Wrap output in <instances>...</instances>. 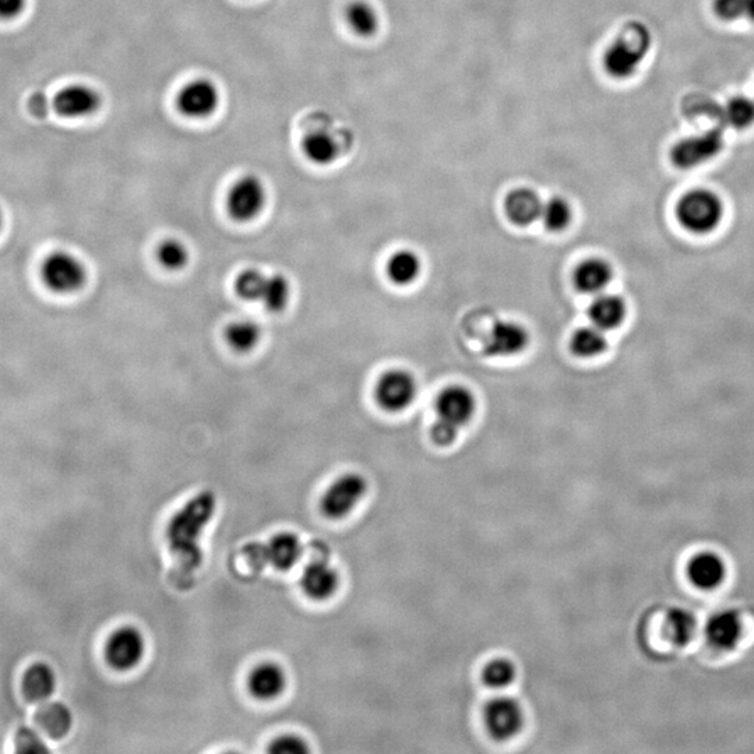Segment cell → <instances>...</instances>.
Wrapping results in <instances>:
<instances>
[{"mask_svg":"<svg viewBox=\"0 0 754 754\" xmlns=\"http://www.w3.org/2000/svg\"><path fill=\"white\" fill-rule=\"evenodd\" d=\"M35 721L52 739H62L73 727V715L68 706L59 701L44 704L35 714Z\"/></svg>","mask_w":754,"mask_h":754,"instance_id":"d4e9b609","label":"cell"},{"mask_svg":"<svg viewBox=\"0 0 754 754\" xmlns=\"http://www.w3.org/2000/svg\"><path fill=\"white\" fill-rule=\"evenodd\" d=\"M252 565L271 566L280 572L292 569L302 556L301 539L291 532H280L266 544H250L243 549Z\"/></svg>","mask_w":754,"mask_h":754,"instance_id":"ba28073f","label":"cell"},{"mask_svg":"<svg viewBox=\"0 0 754 754\" xmlns=\"http://www.w3.org/2000/svg\"><path fill=\"white\" fill-rule=\"evenodd\" d=\"M146 640L133 626H122L109 636L105 646V660L119 672L130 671L142 662Z\"/></svg>","mask_w":754,"mask_h":754,"instance_id":"8fae6325","label":"cell"},{"mask_svg":"<svg viewBox=\"0 0 754 754\" xmlns=\"http://www.w3.org/2000/svg\"><path fill=\"white\" fill-rule=\"evenodd\" d=\"M477 401L467 387L450 386L436 400L438 419L432 426L431 436L438 446H450L458 432L474 417Z\"/></svg>","mask_w":754,"mask_h":754,"instance_id":"3957f363","label":"cell"},{"mask_svg":"<svg viewBox=\"0 0 754 754\" xmlns=\"http://www.w3.org/2000/svg\"><path fill=\"white\" fill-rule=\"evenodd\" d=\"M26 0H0V17L2 19H13L19 16L24 9Z\"/></svg>","mask_w":754,"mask_h":754,"instance_id":"f35d334b","label":"cell"},{"mask_svg":"<svg viewBox=\"0 0 754 754\" xmlns=\"http://www.w3.org/2000/svg\"><path fill=\"white\" fill-rule=\"evenodd\" d=\"M100 105V94L86 84H72L59 91L55 97L56 111L66 118H84V116L93 115Z\"/></svg>","mask_w":754,"mask_h":754,"instance_id":"2e32d148","label":"cell"},{"mask_svg":"<svg viewBox=\"0 0 754 754\" xmlns=\"http://www.w3.org/2000/svg\"><path fill=\"white\" fill-rule=\"evenodd\" d=\"M302 151L312 164L330 165L337 160L340 149L336 139L324 130H315L303 139Z\"/></svg>","mask_w":754,"mask_h":754,"instance_id":"484cf974","label":"cell"},{"mask_svg":"<svg viewBox=\"0 0 754 754\" xmlns=\"http://www.w3.org/2000/svg\"><path fill=\"white\" fill-rule=\"evenodd\" d=\"M724 146V130L713 128L683 137L674 144L669 157L676 168L694 169L717 158L724 150Z\"/></svg>","mask_w":754,"mask_h":754,"instance_id":"8992f818","label":"cell"},{"mask_svg":"<svg viewBox=\"0 0 754 754\" xmlns=\"http://www.w3.org/2000/svg\"><path fill=\"white\" fill-rule=\"evenodd\" d=\"M285 686H287V675L283 668L274 662H263L257 665L248 676V690L256 700H276L283 694Z\"/></svg>","mask_w":754,"mask_h":754,"instance_id":"ac0fdd59","label":"cell"},{"mask_svg":"<svg viewBox=\"0 0 754 754\" xmlns=\"http://www.w3.org/2000/svg\"><path fill=\"white\" fill-rule=\"evenodd\" d=\"M345 17H347L351 30L361 37H371L379 27V16H377L376 10L364 0L352 2L348 6Z\"/></svg>","mask_w":754,"mask_h":754,"instance_id":"1f68e13d","label":"cell"},{"mask_svg":"<svg viewBox=\"0 0 754 754\" xmlns=\"http://www.w3.org/2000/svg\"><path fill=\"white\" fill-rule=\"evenodd\" d=\"M86 278V267L72 253H52L42 266V280L49 290L58 294H72L79 291L86 284Z\"/></svg>","mask_w":754,"mask_h":754,"instance_id":"30bf717a","label":"cell"},{"mask_svg":"<svg viewBox=\"0 0 754 754\" xmlns=\"http://www.w3.org/2000/svg\"><path fill=\"white\" fill-rule=\"evenodd\" d=\"M696 627V619H694L692 613L683 611V609H674V611L669 612L667 620H665V632L675 646L682 647L689 644L696 634Z\"/></svg>","mask_w":754,"mask_h":754,"instance_id":"4dcf8cb0","label":"cell"},{"mask_svg":"<svg viewBox=\"0 0 754 754\" xmlns=\"http://www.w3.org/2000/svg\"><path fill=\"white\" fill-rule=\"evenodd\" d=\"M267 190L262 179L256 175L242 176L229 189L227 210L232 220L249 223L264 210Z\"/></svg>","mask_w":754,"mask_h":754,"instance_id":"9c48e42d","label":"cell"},{"mask_svg":"<svg viewBox=\"0 0 754 754\" xmlns=\"http://www.w3.org/2000/svg\"><path fill=\"white\" fill-rule=\"evenodd\" d=\"M742 636V622L738 613L725 611L708 620L706 637L711 646L718 650H732Z\"/></svg>","mask_w":754,"mask_h":754,"instance_id":"ffe728a7","label":"cell"},{"mask_svg":"<svg viewBox=\"0 0 754 754\" xmlns=\"http://www.w3.org/2000/svg\"><path fill=\"white\" fill-rule=\"evenodd\" d=\"M542 206L544 203L538 193L527 188L514 189L505 200L507 218L519 227H527L539 220Z\"/></svg>","mask_w":754,"mask_h":754,"instance_id":"d6986e66","label":"cell"},{"mask_svg":"<svg viewBox=\"0 0 754 754\" xmlns=\"http://www.w3.org/2000/svg\"><path fill=\"white\" fill-rule=\"evenodd\" d=\"M613 278L611 264L602 259H588L574 271V285L587 295H600Z\"/></svg>","mask_w":754,"mask_h":754,"instance_id":"44dd1931","label":"cell"},{"mask_svg":"<svg viewBox=\"0 0 754 754\" xmlns=\"http://www.w3.org/2000/svg\"><path fill=\"white\" fill-rule=\"evenodd\" d=\"M368 481L357 472L341 475L323 493L320 509L327 519L341 520L350 516L355 507L364 500Z\"/></svg>","mask_w":754,"mask_h":754,"instance_id":"52a82bcc","label":"cell"},{"mask_svg":"<svg viewBox=\"0 0 754 754\" xmlns=\"http://www.w3.org/2000/svg\"><path fill=\"white\" fill-rule=\"evenodd\" d=\"M301 587L306 597L312 601H327L337 593L340 577L329 563L316 560L303 570Z\"/></svg>","mask_w":754,"mask_h":754,"instance_id":"e0dca14e","label":"cell"},{"mask_svg":"<svg viewBox=\"0 0 754 754\" xmlns=\"http://www.w3.org/2000/svg\"><path fill=\"white\" fill-rule=\"evenodd\" d=\"M724 217V203L713 190L693 189L685 193L676 206V218L686 231L710 234Z\"/></svg>","mask_w":754,"mask_h":754,"instance_id":"5b68a950","label":"cell"},{"mask_svg":"<svg viewBox=\"0 0 754 754\" xmlns=\"http://www.w3.org/2000/svg\"><path fill=\"white\" fill-rule=\"evenodd\" d=\"M687 573L694 586L701 590H711L724 581L725 565L717 555L703 553L690 562Z\"/></svg>","mask_w":754,"mask_h":754,"instance_id":"cb8c5ba5","label":"cell"},{"mask_svg":"<svg viewBox=\"0 0 754 754\" xmlns=\"http://www.w3.org/2000/svg\"><path fill=\"white\" fill-rule=\"evenodd\" d=\"M262 329L253 320H238L225 329V341L232 350L246 354L255 350L262 340Z\"/></svg>","mask_w":754,"mask_h":754,"instance_id":"83f0119b","label":"cell"},{"mask_svg":"<svg viewBox=\"0 0 754 754\" xmlns=\"http://www.w3.org/2000/svg\"><path fill=\"white\" fill-rule=\"evenodd\" d=\"M421 274V260L412 250H398L387 263V276L398 287H407Z\"/></svg>","mask_w":754,"mask_h":754,"instance_id":"4316f807","label":"cell"},{"mask_svg":"<svg viewBox=\"0 0 754 754\" xmlns=\"http://www.w3.org/2000/svg\"><path fill=\"white\" fill-rule=\"evenodd\" d=\"M56 675L47 664H34L28 668L23 678L24 696L31 703H44L54 696Z\"/></svg>","mask_w":754,"mask_h":754,"instance_id":"603a6c76","label":"cell"},{"mask_svg":"<svg viewBox=\"0 0 754 754\" xmlns=\"http://www.w3.org/2000/svg\"><path fill=\"white\" fill-rule=\"evenodd\" d=\"M541 220L548 231H563L572 221V207L562 197H552L542 206Z\"/></svg>","mask_w":754,"mask_h":754,"instance_id":"836d02e7","label":"cell"},{"mask_svg":"<svg viewBox=\"0 0 754 754\" xmlns=\"http://www.w3.org/2000/svg\"><path fill=\"white\" fill-rule=\"evenodd\" d=\"M189 257V249L179 239H165L157 249L158 263L169 271L185 269Z\"/></svg>","mask_w":754,"mask_h":754,"instance_id":"e575fe53","label":"cell"},{"mask_svg":"<svg viewBox=\"0 0 754 754\" xmlns=\"http://www.w3.org/2000/svg\"><path fill=\"white\" fill-rule=\"evenodd\" d=\"M588 316L591 323L598 329L604 331L616 329L625 320L626 303L618 295H597L588 309Z\"/></svg>","mask_w":754,"mask_h":754,"instance_id":"7402d4cb","label":"cell"},{"mask_svg":"<svg viewBox=\"0 0 754 754\" xmlns=\"http://www.w3.org/2000/svg\"><path fill=\"white\" fill-rule=\"evenodd\" d=\"M514 679H516V667H514L512 661L506 660V658H496V660L489 661L482 671V680L491 689H505V687L512 685Z\"/></svg>","mask_w":754,"mask_h":754,"instance_id":"d590c367","label":"cell"},{"mask_svg":"<svg viewBox=\"0 0 754 754\" xmlns=\"http://www.w3.org/2000/svg\"><path fill=\"white\" fill-rule=\"evenodd\" d=\"M722 121L735 130H748L754 126V98L735 95L722 105Z\"/></svg>","mask_w":754,"mask_h":754,"instance_id":"f1b7e54d","label":"cell"},{"mask_svg":"<svg viewBox=\"0 0 754 754\" xmlns=\"http://www.w3.org/2000/svg\"><path fill=\"white\" fill-rule=\"evenodd\" d=\"M485 727L498 741H507L519 734L524 725V711L513 697H496L484 711Z\"/></svg>","mask_w":754,"mask_h":754,"instance_id":"7c38bea8","label":"cell"},{"mask_svg":"<svg viewBox=\"0 0 754 754\" xmlns=\"http://www.w3.org/2000/svg\"><path fill=\"white\" fill-rule=\"evenodd\" d=\"M267 750L273 754H305L309 752L308 743L295 735H283L274 739Z\"/></svg>","mask_w":754,"mask_h":754,"instance_id":"74e56055","label":"cell"},{"mask_svg":"<svg viewBox=\"0 0 754 754\" xmlns=\"http://www.w3.org/2000/svg\"><path fill=\"white\" fill-rule=\"evenodd\" d=\"M217 499L213 492L204 491L190 499L172 517L167 527V539L172 553L188 569L195 570L202 563L200 538L216 513Z\"/></svg>","mask_w":754,"mask_h":754,"instance_id":"6da1fadb","label":"cell"},{"mask_svg":"<svg viewBox=\"0 0 754 754\" xmlns=\"http://www.w3.org/2000/svg\"><path fill=\"white\" fill-rule=\"evenodd\" d=\"M220 105V90L214 81L196 79L189 81L179 91L176 107L190 119L209 118Z\"/></svg>","mask_w":754,"mask_h":754,"instance_id":"4fadbf2b","label":"cell"},{"mask_svg":"<svg viewBox=\"0 0 754 754\" xmlns=\"http://www.w3.org/2000/svg\"><path fill=\"white\" fill-rule=\"evenodd\" d=\"M16 750L19 753L42 754L48 753V746L42 741L41 736L30 728H21L16 735Z\"/></svg>","mask_w":754,"mask_h":754,"instance_id":"8d00e7d4","label":"cell"},{"mask_svg":"<svg viewBox=\"0 0 754 754\" xmlns=\"http://www.w3.org/2000/svg\"><path fill=\"white\" fill-rule=\"evenodd\" d=\"M653 47V35L646 24L630 21L605 49L602 66L606 75L627 80L636 75Z\"/></svg>","mask_w":754,"mask_h":754,"instance_id":"7a4b0ae2","label":"cell"},{"mask_svg":"<svg viewBox=\"0 0 754 754\" xmlns=\"http://www.w3.org/2000/svg\"><path fill=\"white\" fill-rule=\"evenodd\" d=\"M713 12L724 23L754 24V0H713Z\"/></svg>","mask_w":754,"mask_h":754,"instance_id":"d6a6232c","label":"cell"},{"mask_svg":"<svg viewBox=\"0 0 754 754\" xmlns=\"http://www.w3.org/2000/svg\"><path fill=\"white\" fill-rule=\"evenodd\" d=\"M376 401L383 410L403 411L417 396V383L411 373L389 371L380 377L376 386Z\"/></svg>","mask_w":754,"mask_h":754,"instance_id":"5bb4252c","label":"cell"},{"mask_svg":"<svg viewBox=\"0 0 754 754\" xmlns=\"http://www.w3.org/2000/svg\"><path fill=\"white\" fill-rule=\"evenodd\" d=\"M528 344L530 334L526 327L512 320H499L486 338L485 352L489 357H514L526 350Z\"/></svg>","mask_w":754,"mask_h":754,"instance_id":"9a60e30c","label":"cell"},{"mask_svg":"<svg viewBox=\"0 0 754 754\" xmlns=\"http://www.w3.org/2000/svg\"><path fill=\"white\" fill-rule=\"evenodd\" d=\"M606 347H608V341H606L605 331L598 329L594 324L574 331L570 340L573 354L580 358L598 357L604 354Z\"/></svg>","mask_w":754,"mask_h":754,"instance_id":"f546056e","label":"cell"},{"mask_svg":"<svg viewBox=\"0 0 754 754\" xmlns=\"http://www.w3.org/2000/svg\"><path fill=\"white\" fill-rule=\"evenodd\" d=\"M0 227H2V213H0Z\"/></svg>","mask_w":754,"mask_h":754,"instance_id":"ab89813d","label":"cell"},{"mask_svg":"<svg viewBox=\"0 0 754 754\" xmlns=\"http://www.w3.org/2000/svg\"><path fill=\"white\" fill-rule=\"evenodd\" d=\"M235 291L245 301L262 303L271 313L287 308L291 284L283 274H266L257 269L243 270L235 280Z\"/></svg>","mask_w":754,"mask_h":754,"instance_id":"277c9868","label":"cell"}]
</instances>
